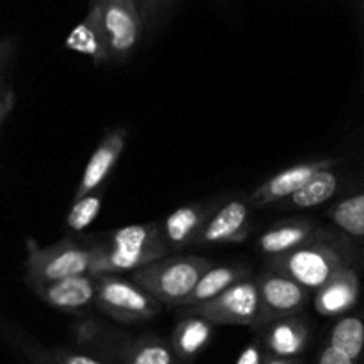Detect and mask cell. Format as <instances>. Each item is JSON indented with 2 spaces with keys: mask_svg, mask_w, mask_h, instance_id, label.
<instances>
[{
  "mask_svg": "<svg viewBox=\"0 0 364 364\" xmlns=\"http://www.w3.org/2000/svg\"><path fill=\"white\" fill-rule=\"evenodd\" d=\"M358 262L359 245L329 230L322 238L304 247L270 258L269 267L308 291H316L336 274L347 269L358 270Z\"/></svg>",
  "mask_w": 364,
  "mask_h": 364,
  "instance_id": "cell-1",
  "label": "cell"
},
{
  "mask_svg": "<svg viewBox=\"0 0 364 364\" xmlns=\"http://www.w3.org/2000/svg\"><path fill=\"white\" fill-rule=\"evenodd\" d=\"M78 345L89 348L87 354L112 364H181L167 340L156 334L128 336L96 326L82 327Z\"/></svg>",
  "mask_w": 364,
  "mask_h": 364,
  "instance_id": "cell-2",
  "label": "cell"
},
{
  "mask_svg": "<svg viewBox=\"0 0 364 364\" xmlns=\"http://www.w3.org/2000/svg\"><path fill=\"white\" fill-rule=\"evenodd\" d=\"M212 267L213 263L205 256L162 258L134 270L132 281L160 304L181 308L203 274Z\"/></svg>",
  "mask_w": 364,
  "mask_h": 364,
  "instance_id": "cell-3",
  "label": "cell"
},
{
  "mask_svg": "<svg viewBox=\"0 0 364 364\" xmlns=\"http://www.w3.org/2000/svg\"><path fill=\"white\" fill-rule=\"evenodd\" d=\"M92 252L95 244L60 240L48 247H39L34 240H27L25 281L27 284L53 283L66 277L91 274Z\"/></svg>",
  "mask_w": 364,
  "mask_h": 364,
  "instance_id": "cell-4",
  "label": "cell"
},
{
  "mask_svg": "<svg viewBox=\"0 0 364 364\" xmlns=\"http://www.w3.org/2000/svg\"><path fill=\"white\" fill-rule=\"evenodd\" d=\"M100 311L119 323H139L160 315L162 304L134 281L117 276H96V301Z\"/></svg>",
  "mask_w": 364,
  "mask_h": 364,
  "instance_id": "cell-5",
  "label": "cell"
},
{
  "mask_svg": "<svg viewBox=\"0 0 364 364\" xmlns=\"http://www.w3.org/2000/svg\"><path fill=\"white\" fill-rule=\"evenodd\" d=\"M91 2L98 9L109 59L124 60L130 57L144 31L134 0H91Z\"/></svg>",
  "mask_w": 364,
  "mask_h": 364,
  "instance_id": "cell-6",
  "label": "cell"
},
{
  "mask_svg": "<svg viewBox=\"0 0 364 364\" xmlns=\"http://www.w3.org/2000/svg\"><path fill=\"white\" fill-rule=\"evenodd\" d=\"M258 287V322L255 329H263L276 320L301 315L309 301V291L290 277L274 270L256 277Z\"/></svg>",
  "mask_w": 364,
  "mask_h": 364,
  "instance_id": "cell-7",
  "label": "cell"
},
{
  "mask_svg": "<svg viewBox=\"0 0 364 364\" xmlns=\"http://www.w3.org/2000/svg\"><path fill=\"white\" fill-rule=\"evenodd\" d=\"M192 313L208 320L212 326L256 327V322H258L256 281L245 277L212 301L192 308Z\"/></svg>",
  "mask_w": 364,
  "mask_h": 364,
  "instance_id": "cell-8",
  "label": "cell"
},
{
  "mask_svg": "<svg viewBox=\"0 0 364 364\" xmlns=\"http://www.w3.org/2000/svg\"><path fill=\"white\" fill-rule=\"evenodd\" d=\"M336 164L338 160L334 159H320L287 167V169L279 171L277 174L270 176L269 180L263 181V183L249 196V203H251L252 208L279 205V203L287 201L290 196H294L299 188L304 187L316 173H320V171L323 169H329V167H334Z\"/></svg>",
  "mask_w": 364,
  "mask_h": 364,
  "instance_id": "cell-9",
  "label": "cell"
},
{
  "mask_svg": "<svg viewBox=\"0 0 364 364\" xmlns=\"http://www.w3.org/2000/svg\"><path fill=\"white\" fill-rule=\"evenodd\" d=\"M251 203L249 199L235 198L213 210L206 220L198 242L199 245L240 244L251 233Z\"/></svg>",
  "mask_w": 364,
  "mask_h": 364,
  "instance_id": "cell-10",
  "label": "cell"
},
{
  "mask_svg": "<svg viewBox=\"0 0 364 364\" xmlns=\"http://www.w3.org/2000/svg\"><path fill=\"white\" fill-rule=\"evenodd\" d=\"M28 287L43 302L64 313H75V315L87 313V309L96 301V276L92 274L66 277L53 283L28 284Z\"/></svg>",
  "mask_w": 364,
  "mask_h": 364,
  "instance_id": "cell-11",
  "label": "cell"
},
{
  "mask_svg": "<svg viewBox=\"0 0 364 364\" xmlns=\"http://www.w3.org/2000/svg\"><path fill=\"white\" fill-rule=\"evenodd\" d=\"M127 137L128 130L123 127L114 128L112 132H109V134L103 137V141L100 142L98 148L92 151L89 162L85 164V169L84 173H82L80 181H78L73 201H77V199L84 198V196L102 188V185L105 183V180L110 176L114 167H116L124 146H127Z\"/></svg>",
  "mask_w": 364,
  "mask_h": 364,
  "instance_id": "cell-12",
  "label": "cell"
},
{
  "mask_svg": "<svg viewBox=\"0 0 364 364\" xmlns=\"http://www.w3.org/2000/svg\"><path fill=\"white\" fill-rule=\"evenodd\" d=\"M327 231H329L327 228H322L315 220L288 219L274 224L270 230H267L259 237L258 249L269 258H274V256L287 255V252L318 240Z\"/></svg>",
  "mask_w": 364,
  "mask_h": 364,
  "instance_id": "cell-13",
  "label": "cell"
},
{
  "mask_svg": "<svg viewBox=\"0 0 364 364\" xmlns=\"http://www.w3.org/2000/svg\"><path fill=\"white\" fill-rule=\"evenodd\" d=\"M259 333L265 354L284 359L301 358L311 336L309 323L301 315L276 320L259 329Z\"/></svg>",
  "mask_w": 364,
  "mask_h": 364,
  "instance_id": "cell-14",
  "label": "cell"
},
{
  "mask_svg": "<svg viewBox=\"0 0 364 364\" xmlns=\"http://www.w3.org/2000/svg\"><path fill=\"white\" fill-rule=\"evenodd\" d=\"M361 281L355 269H347L331 277L316 290L315 309L323 316H343L358 304Z\"/></svg>",
  "mask_w": 364,
  "mask_h": 364,
  "instance_id": "cell-15",
  "label": "cell"
},
{
  "mask_svg": "<svg viewBox=\"0 0 364 364\" xmlns=\"http://www.w3.org/2000/svg\"><path fill=\"white\" fill-rule=\"evenodd\" d=\"M212 212V206L201 205V203L185 205L181 208L174 210L160 224L167 249H185L188 245H194Z\"/></svg>",
  "mask_w": 364,
  "mask_h": 364,
  "instance_id": "cell-16",
  "label": "cell"
},
{
  "mask_svg": "<svg viewBox=\"0 0 364 364\" xmlns=\"http://www.w3.org/2000/svg\"><path fill=\"white\" fill-rule=\"evenodd\" d=\"M347 185V176L341 171L336 169V166L323 169L316 173L308 183L302 188H299L294 196L287 201L279 203L287 210H309L331 201L340 194L341 188Z\"/></svg>",
  "mask_w": 364,
  "mask_h": 364,
  "instance_id": "cell-17",
  "label": "cell"
},
{
  "mask_svg": "<svg viewBox=\"0 0 364 364\" xmlns=\"http://www.w3.org/2000/svg\"><path fill=\"white\" fill-rule=\"evenodd\" d=\"M105 244L124 249V251L155 256L156 259H162L167 255V244L164 240L159 223L130 224V226L119 228L107 237Z\"/></svg>",
  "mask_w": 364,
  "mask_h": 364,
  "instance_id": "cell-18",
  "label": "cell"
},
{
  "mask_svg": "<svg viewBox=\"0 0 364 364\" xmlns=\"http://www.w3.org/2000/svg\"><path fill=\"white\" fill-rule=\"evenodd\" d=\"M213 327L199 315H188L176 323L171 336V347L181 363H192L213 338Z\"/></svg>",
  "mask_w": 364,
  "mask_h": 364,
  "instance_id": "cell-19",
  "label": "cell"
},
{
  "mask_svg": "<svg viewBox=\"0 0 364 364\" xmlns=\"http://www.w3.org/2000/svg\"><path fill=\"white\" fill-rule=\"evenodd\" d=\"M327 217L333 223V230L348 238L355 245H364V187L355 188L350 194L338 199Z\"/></svg>",
  "mask_w": 364,
  "mask_h": 364,
  "instance_id": "cell-20",
  "label": "cell"
},
{
  "mask_svg": "<svg viewBox=\"0 0 364 364\" xmlns=\"http://www.w3.org/2000/svg\"><path fill=\"white\" fill-rule=\"evenodd\" d=\"M64 46L68 50L82 53V55L91 57L96 66L110 60L105 36H103L102 23H100L98 9H96L95 4L91 2L87 16L70 32Z\"/></svg>",
  "mask_w": 364,
  "mask_h": 364,
  "instance_id": "cell-21",
  "label": "cell"
},
{
  "mask_svg": "<svg viewBox=\"0 0 364 364\" xmlns=\"http://www.w3.org/2000/svg\"><path fill=\"white\" fill-rule=\"evenodd\" d=\"M249 272L251 270L244 265L212 267V269H208L203 274L201 279L198 281L196 288L192 290V294L185 299L181 308H196V306H201L205 302L212 301L217 295H220L228 288L233 287L235 283L249 277Z\"/></svg>",
  "mask_w": 364,
  "mask_h": 364,
  "instance_id": "cell-22",
  "label": "cell"
},
{
  "mask_svg": "<svg viewBox=\"0 0 364 364\" xmlns=\"http://www.w3.org/2000/svg\"><path fill=\"white\" fill-rule=\"evenodd\" d=\"M326 343L352 361L364 364V309L340 316L331 327Z\"/></svg>",
  "mask_w": 364,
  "mask_h": 364,
  "instance_id": "cell-23",
  "label": "cell"
},
{
  "mask_svg": "<svg viewBox=\"0 0 364 364\" xmlns=\"http://www.w3.org/2000/svg\"><path fill=\"white\" fill-rule=\"evenodd\" d=\"M0 338L28 364H57L50 348L4 316H0Z\"/></svg>",
  "mask_w": 364,
  "mask_h": 364,
  "instance_id": "cell-24",
  "label": "cell"
},
{
  "mask_svg": "<svg viewBox=\"0 0 364 364\" xmlns=\"http://www.w3.org/2000/svg\"><path fill=\"white\" fill-rule=\"evenodd\" d=\"M102 201H103L102 188H98V191L91 192V194L73 201V205H71L70 212H68L66 215V226L70 228L71 231H82L87 226H91V224L96 220V217L100 215Z\"/></svg>",
  "mask_w": 364,
  "mask_h": 364,
  "instance_id": "cell-25",
  "label": "cell"
},
{
  "mask_svg": "<svg viewBox=\"0 0 364 364\" xmlns=\"http://www.w3.org/2000/svg\"><path fill=\"white\" fill-rule=\"evenodd\" d=\"M134 2L137 6L139 14H141L142 27L146 31H153L169 13L174 0H134Z\"/></svg>",
  "mask_w": 364,
  "mask_h": 364,
  "instance_id": "cell-26",
  "label": "cell"
},
{
  "mask_svg": "<svg viewBox=\"0 0 364 364\" xmlns=\"http://www.w3.org/2000/svg\"><path fill=\"white\" fill-rule=\"evenodd\" d=\"M53 359L57 364H107L102 359L87 354L84 350H71L68 347H53L50 348Z\"/></svg>",
  "mask_w": 364,
  "mask_h": 364,
  "instance_id": "cell-27",
  "label": "cell"
},
{
  "mask_svg": "<svg viewBox=\"0 0 364 364\" xmlns=\"http://www.w3.org/2000/svg\"><path fill=\"white\" fill-rule=\"evenodd\" d=\"M316 364H358V363L348 359L347 355L338 352L336 348H333L331 345L323 343L318 352V358H316Z\"/></svg>",
  "mask_w": 364,
  "mask_h": 364,
  "instance_id": "cell-28",
  "label": "cell"
},
{
  "mask_svg": "<svg viewBox=\"0 0 364 364\" xmlns=\"http://www.w3.org/2000/svg\"><path fill=\"white\" fill-rule=\"evenodd\" d=\"M265 350L259 343H251L242 350L240 358H238L237 364H263L265 363Z\"/></svg>",
  "mask_w": 364,
  "mask_h": 364,
  "instance_id": "cell-29",
  "label": "cell"
},
{
  "mask_svg": "<svg viewBox=\"0 0 364 364\" xmlns=\"http://www.w3.org/2000/svg\"><path fill=\"white\" fill-rule=\"evenodd\" d=\"M14 41L13 39H0V75L6 71L7 64L13 59Z\"/></svg>",
  "mask_w": 364,
  "mask_h": 364,
  "instance_id": "cell-30",
  "label": "cell"
},
{
  "mask_svg": "<svg viewBox=\"0 0 364 364\" xmlns=\"http://www.w3.org/2000/svg\"><path fill=\"white\" fill-rule=\"evenodd\" d=\"M13 107H14V92L13 91L0 92V127H2L4 119L9 116Z\"/></svg>",
  "mask_w": 364,
  "mask_h": 364,
  "instance_id": "cell-31",
  "label": "cell"
},
{
  "mask_svg": "<svg viewBox=\"0 0 364 364\" xmlns=\"http://www.w3.org/2000/svg\"><path fill=\"white\" fill-rule=\"evenodd\" d=\"M263 364H306L301 358L294 359H284V358H274V355H267L265 363Z\"/></svg>",
  "mask_w": 364,
  "mask_h": 364,
  "instance_id": "cell-32",
  "label": "cell"
},
{
  "mask_svg": "<svg viewBox=\"0 0 364 364\" xmlns=\"http://www.w3.org/2000/svg\"><path fill=\"white\" fill-rule=\"evenodd\" d=\"M364 272V245L359 247V262H358V272Z\"/></svg>",
  "mask_w": 364,
  "mask_h": 364,
  "instance_id": "cell-33",
  "label": "cell"
}]
</instances>
